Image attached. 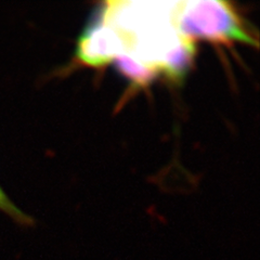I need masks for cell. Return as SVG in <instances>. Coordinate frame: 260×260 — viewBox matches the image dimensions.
Here are the masks:
<instances>
[{
    "label": "cell",
    "mask_w": 260,
    "mask_h": 260,
    "mask_svg": "<svg viewBox=\"0 0 260 260\" xmlns=\"http://www.w3.org/2000/svg\"><path fill=\"white\" fill-rule=\"evenodd\" d=\"M175 24L181 38L214 44H243L258 47V40L249 24L233 4L219 0H191L177 3Z\"/></svg>",
    "instance_id": "6da1fadb"
},
{
    "label": "cell",
    "mask_w": 260,
    "mask_h": 260,
    "mask_svg": "<svg viewBox=\"0 0 260 260\" xmlns=\"http://www.w3.org/2000/svg\"><path fill=\"white\" fill-rule=\"evenodd\" d=\"M126 39L117 29L107 24L103 9L96 11L77 40L76 60L90 68H102L126 50Z\"/></svg>",
    "instance_id": "7a4b0ae2"
},
{
    "label": "cell",
    "mask_w": 260,
    "mask_h": 260,
    "mask_svg": "<svg viewBox=\"0 0 260 260\" xmlns=\"http://www.w3.org/2000/svg\"><path fill=\"white\" fill-rule=\"evenodd\" d=\"M194 43L180 38L162 56L157 65V71L175 81H181L191 70L194 60Z\"/></svg>",
    "instance_id": "3957f363"
},
{
    "label": "cell",
    "mask_w": 260,
    "mask_h": 260,
    "mask_svg": "<svg viewBox=\"0 0 260 260\" xmlns=\"http://www.w3.org/2000/svg\"><path fill=\"white\" fill-rule=\"evenodd\" d=\"M113 62L119 74L130 81V86L137 89L149 87L158 73L155 68L143 63L132 54L121 53Z\"/></svg>",
    "instance_id": "277c9868"
},
{
    "label": "cell",
    "mask_w": 260,
    "mask_h": 260,
    "mask_svg": "<svg viewBox=\"0 0 260 260\" xmlns=\"http://www.w3.org/2000/svg\"><path fill=\"white\" fill-rule=\"evenodd\" d=\"M0 211H3L4 214L9 216L12 220L18 223L20 226L29 228L34 226L35 220L29 215L24 213L14 203L11 201V199L8 197L5 189L0 184Z\"/></svg>",
    "instance_id": "5b68a950"
}]
</instances>
